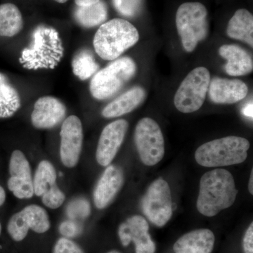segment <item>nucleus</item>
Masks as SVG:
<instances>
[{
  "instance_id": "412c9836",
  "label": "nucleus",
  "mask_w": 253,
  "mask_h": 253,
  "mask_svg": "<svg viewBox=\"0 0 253 253\" xmlns=\"http://www.w3.org/2000/svg\"><path fill=\"white\" fill-rule=\"evenodd\" d=\"M146 92L140 86H134L118 96L103 109L106 118H118L131 112L144 101Z\"/></svg>"
},
{
  "instance_id": "b1692460",
  "label": "nucleus",
  "mask_w": 253,
  "mask_h": 253,
  "mask_svg": "<svg viewBox=\"0 0 253 253\" xmlns=\"http://www.w3.org/2000/svg\"><path fill=\"white\" fill-rule=\"evenodd\" d=\"M21 106L19 93L7 77L0 73V118H8L14 116Z\"/></svg>"
},
{
  "instance_id": "9b49d317",
  "label": "nucleus",
  "mask_w": 253,
  "mask_h": 253,
  "mask_svg": "<svg viewBox=\"0 0 253 253\" xmlns=\"http://www.w3.org/2000/svg\"><path fill=\"white\" fill-rule=\"evenodd\" d=\"M56 169L48 161H42L38 165L33 179L34 194L42 197L43 204L51 209L62 206L66 196L56 184Z\"/></svg>"
},
{
  "instance_id": "393cba45",
  "label": "nucleus",
  "mask_w": 253,
  "mask_h": 253,
  "mask_svg": "<svg viewBox=\"0 0 253 253\" xmlns=\"http://www.w3.org/2000/svg\"><path fill=\"white\" fill-rule=\"evenodd\" d=\"M23 28L22 14L17 6L11 3L0 5V36L11 38Z\"/></svg>"
},
{
  "instance_id": "473e14b6",
  "label": "nucleus",
  "mask_w": 253,
  "mask_h": 253,
  "mask_svg": "<svg viewBox=\"0 0 253 253\" xmlns=\"http://www.w3.org/2000/svg\"><path fill=\"white\" fill-rule=\"evenodd\" d=\"M100 0H75L76 5L82 6V5H89L95 4Z\"/></svg>"
},
{
  "instance_id": "6ab92c4d",
  "label": "nucleus",
  "mask_w": 253,
  "mask_h": 253,
  "mask_svg": "<svg viewBox=\"0 0 253 253\" xmlns=\"http://www.w3.org/2000/svg\"><path fill=\"white\" fill-rule=\"evenodd\" d=\"M215 237L212 231L198 229L184 234L176 241L173 250L175 253H211Z\"/></svg>"
},
{
  "instance_id": "1a4fd4ad",
  "label": "nucleus",
  "mask_w": 253,
  "mask_h": 253,
  "mask_svg": "<svg viewBox=\"0 0 253 253\" xmlns=\"http://www.w3.org/2000/svg\"><path fill=\"white\" fill-rule=\"evenodd\" d=\"M141 206L153 224L159 227L166 225L172 215V196L167 181L162 178L154 181L143 198Z\"/></svg>"
},
{
  "instance_id": "2f4dec72",
  "label": "nucleus",
  "mask_w": 253,
  "mask_h": 253,
  "mask_svg": "<svg viewBox=\"0 0 253 253\" xmlns=\"http://www.w3.org/2000/svg\"><path fill=\"white\" fill-rule=\"evenodd\" d=\"M253 102L249 103L244 106L242 112L246 117L253 118Z\"/></svg>"
},
{
  "instance_id": "f3484780",
  "label": "nucleus",
  "mask_w": 253,
  "mask_h": 253,
  "mask_svg": "<svg viewBox=\"0 0 253 253\" xmlns=\"http://www.w3.org/2000/svg\"><path fill=\"white\" fill-rule=\"evenodd\" d=\"M124 175L121 168L111 165L105 169L94 191V202L98 209L107 207L122 188Z\"/></svg>"
},
{
  "instance_id": "f257e3e1",
  "label": "nucleus",
  "mask_w": 253,
  "mask_h": 253,
  "mask_svg": "<svg viewBox=\"0 0 253 253\" xmlns=\"http://www.w3.org/2000/svg\"><path fill=\"white\" fill-rule=\"evenodd\" d=\"M238 193L229 171L215 169L206 172L200 181L198 211L206 217L215 216L234 204Z\"/></svg>"
},
{
  "instance_id": "20e7f679",
  "label": "nucleus",
  "mask_w": 253,
  "mask_h": 253,
  "mask_svg": "<svg viewBox=\"0 0 253 253\" xmlns=\"http://www.w3.org/2000/svg\"><path fill=\"white\" fill-rule=\"evenodd\" d=\"M249 149V141L245 138L226 136L201 145L196 150L195 158L204 167L232 166L244 162Z\"/></svg>"
},
{
  "instance_id": "4c0bfd02",
  "label": "nucleus",
  "mask_w": 253,
  "mask_h": 253,
  "mask_svg": "<svg viewBox=\"0 0 253 253\" xmlns=\"http://www.w3.org/2000/svg\"><path fill=\"white\" fill-rule=\"evenodd\" d=\"M1 223H0V234H1Z\"/></svg>"
},
{
  "instance_id": "f8f14e48",
  "label": "nucleus",
  "mask_w": 253,
  "mask_h": 253,
  "mask_svg": "<svg viewBox=\"0 0 253 253\" xmlns=\"http://www.w3.org/2000/svg\"><path fill=\"white\" fill-rule=\"evenodd\" d=\"M60 157L66 168L77 166L83 143V125L80 118L71 116L64 120L60 131Z\"/></svg>"
},
{
  "instance_id": "5701e85b",
  "label": "nucleus",
  "mask_w": 253,
  "mask_h": 253,
  "mask_svg": "<svg viewBox=\"0 0 253 253\" xmlns=\"http://www.w3.org/2000/svg\"><path fill=\"white\" fill-rule=\"evenodd\" d=\"M75 20L82 27L94 28L103 24L108 18V7L104 0L95 4L76 6L73 13Z\"/></svg>"
},
{
  "instance_id": "c9c22d12",
  "label": "nucleus",
  "mask_w": 253,
  "mask_h": 253,
  "mask_svg": "<svg viewBox=\"0 0 253 253\" xmlns=\"http://www.w3.org/2000/svg\"><path fill=\"white\" fill-rule=\"evenodd\" d=\"M54 1H56V2L60 3V4H63V3H66L68 0H54Z\"/></svg>"
},
{
  "instance_id": "39448f33",
  "label": "nucleus",
  "mask_w": 253,
  "mask_h": 253,
  "mask_svg": "<svg viewBox=\"0 0 253 253\" xmlns=\"http://www.w3.org/2000/svg\"><path fill=\"white\" fill-rule=\"evenodd\" d=\"M136 72V63L131 58L114 60L93 76L89 85L91 96L98 100L112 97L134 77Z\"/></svg>"
},
{
  "instance_id": "72a5a7b5",
  "label": "nucleus",
  "mask_w": 253,
  "mask_h": 253,
  "mask_svg": "<svg viewBox=\"0 0 253 253\" xmlns=\"http://www.w3.org/2000/svg\"><path fill=\"white\" fill-rule=\"evenodd\" d=\"M5 200H6V193H5L4 188L0 186V206L4 204Z\"/></svg>"
},
{
  "instance_id": "c85d7f7f",
  "label": "nucleus",
  "mask_w": 253,
  "mask_h": 253,
  "mask_svg": "<svg viewBox=\"0 0 253 253\" xmlns=\"http://www.w3.org/2000/svg\"><path fill=\"white\" fill-rule=\"evenodd\" d=\"M53 253H84L74 241L67 238H61L55 244Z\"/></svg>"
},
{
  "instance_id": "aec40b11",
  "label": "nucleus",
  "mask_w": 253,
  "mask_h": 253,
  "mask_svg": "<svg viewBox=\"0 0 253 253\" xmlns=\"http://www.w3.org/2000/svg\"><path fill=\"white\" fill-rule=\"evenodd\" d=\"M219 54L226 60L225 71L229 76H243L252 72V57L241 46L224 44L219 48Z\"/></svg>"
},
{
  "instance_id": "bb28decb",
  "label": "nucleus",
  "mask_w": 253,
  "mask_h": 253,
  "mask_svg": "<svg viewBox=\"0 0 253 253\" xmlns=\"http://www.w3.org/2000/svg\"><path fill=\"white\" fill-rule=\"evenodd\" d=\"M113 6L119 14L126 17H134L142 7L143 0H113Z\"/></svg>"
},
{
  "instance_id": "dca6fc26",
  "label": "nucleus",
  "mask_w": 253,
  "mask_h": 253,
  "mask_svg": "<svg viewBox=\"0 0 253 253\" xmlns=\"http://www.w3.org/2000/svg\"><path fill=\"white\" fill-rule=\"evenodd\" d=\"M66 106L54 96L37 100L31 114L33 126L38 129H51L62 122L66 115Z\"/></svg>"
},
{
  "instance_id": "e433bc0d",
  "label": "nucleus",
  "mask_w": 253,
  "mask_h": 253,
  "mask_svg": "<svg viewBox=\"0 0 253 253\" xmlns=\"http://www.w3.org/2000/svg\"><path fill=\"white\" fill-rule=\"evenodd\" d=\"M108 253H121L118 252V251H110V252H109Z\"/></svg>"
},
{
  "instance_id": "ddd939ff",
  "label": "nucleus",
  "mask_w": 253,
  "mask_h": 253,
  "mask_svg": "<svg viewBox=\"0 0 253 253\" xmlns=\"http://www.w3.org/2000/svg\"><path fill=\"white\" fill-rule=\"evenodd\" d=\"M9 174L7 186L13 194L19 199H31L34 195L31 168L26 156L19 150L11 154Z\"/></svg>"
},
{
  "instance_id": "9d476101",
  "label": "nucleus",
  "mask_w": 253,
  "mask_h": 253,
  "mask_svg": "<svg viewBox=\"0 0 253 253\" xmlns=\"http://www.w3.org/2000/svg\"><path fill=\"white\" fill-rule=\"evenodd\" d=\"M49 215L44 208L38 205H30L14 214L8 222L7 231L15 241H23L31 229L38 234H44L49 230Z\"/></svg>"
},
{
  "instance_id": "423d86ee",
  "label": "nucleus",
  "mask_w": 253,
  "mask_h": 253,
  "mask_svg": "<svg viewBox=\"0 0 253 253\" xmlns=\"http://www.w3.org/2000/svg\"><path fill=\"white\" fill-rule=\"evenodd\" d=\"M176 26L183 47L192 52L208 34V11L200 2H186L176 11Z\"/></svg>"
},
{
  "instance_id": "a211bd4d",
  "label": "nucleus",
  "mask_w": 253,
  "mask_h": 253,
  "mask_svg": "<svg viewBox=\"0 0 253 253\" xmlns=\"http://www.w3.org/2000/svg\"><path fill=\"white\" fill-rule=\"evenodd\" d=\"M208 92L212 102L231 104L244 99L247 96L249 88L240 80L215 78L210 83Z\"/></svg>"
},
{
  "instance_id": "6e6552de",
  "label": "nucleus",
  "mask_w": 253,
  "mask_h": 253,
  "mask_svg": "<svg viewBox=\"0 0 253 253\" xmlns=\"http://www.w3.org/2000/svg\"><path fill=\"white\" fill-rule=\"evenodd\" d=\"M134 141L141 161L146 166H154L164 157L165 140L162 131L151 118H142L136 124Z\"/></svg>"
},
{
  "instance_id": "2eb2a0df",
  "label": "nucleus",
  "mask_w": 253,
  "mask_h": 253,
  "mask_svg": "<svg viewBox=\"0 0 253 253\" xmlns=\"http://www.w3.org/2000/svg\"><path fill=\"white\" fill-rule=\"evenodd\" d=\"M149 224L144 217L134 215L119 226L118 235L123 246L135 244L136 253H155L156 245L149 234Z\"/></svg>"
},
{
  "instance_id": "cd10ccee",
  "label": "nucleus",
  "mask_w": 253,
  "mask_h": 253,
  "mask_svg": "<svg viewBox=\"0 0 253 253\" xmlns=\"http://www.w3.org/2000/svg\"><path fill=\"white\" fill-rule=\"evenodd\" d=\"M90 213V206L89 202L84 199H76L68 205L67 214L70 219L77 220L84 219Z\"/></svg>"
},
{
  "instance_id": "a878e982",
  "label": "nucleus",
  "mask_w": 253,
  "mask_h": 253,
  "mask_svg": "<svg viewBox=\"0 0 253 253\" xmlns=\"http://www.w3.org/2000/svg\"><path fill=\"white\" fill-rule=\"evenodd\" d=\"M73 72L81 81L89 79L98 72L99 66L89 49L78 51L72 61Z\"/></svg>"
},
{
  "instance_id": "f704fd0d",
  "label": "nucleus",
  "mask_w": 253,
  "mask_h": 253,
  "mask_svg": "<svg viewBox=\"0 0 253 253\" xmlns=\"http://www.w3.org/2000/svg\"><path fill=\"white\" fill-rule=\"evenodd\" d=\"M253 170L251 172V177H250L249 184V189L250 193L251 194H253Z\"/></svg>"
},
{
  "instance_id": "f03ea898",
  "label": "nucleus",
  "mask_w": 253,
  "mask_h": 253,
  "mask_svg": "<svg viewBox=\"0 0 253 253\" xmlns=\"http://www.w3.org/2000/svg\"><path fill=\"white\" fill-rule=\"evenodd\" d=\"M64 54L59 33L54 28L39 26L33 31L30 45L23 50L19 61L28 70L54 69Z\"/></svg>"
},
{
  "instance_id": "0eeeda50",
  "label": "nucleus",
  "mask_w": 253,
  "mask_h": 253,
  "mask_svg": "<svg viewBox=\"0 0 253 253\" xmlns=\"http://www.w3.org/2000/svg\"><path fill=\"white\" fill-rule=\"evenodd\" d=\"M211 83L207 68L198 67L187 75L174 96V104L181 113L195 112L201 109L206 99Z\"/></svg>"
},
{
  "instance_id": "7ed1b4c3",
  "label": "nucleus",
  "mask_w": 253,
  "mask_h": 253,
  "mask_svg": "<svg viewBox=\"0 0 253 253\" xmlns=\"http://www.w3.org/2000/svg\"><path fill=\"white\" fill-rule=\"evenodd\" d=\"M136 28L123 18H114L104 23L96 31L93 41L96 54L106 61L118 59L139 41Z\"/></svg>"
},
{
  "instance_id": "7c9ffc66",
  "label": "nucleus",
  "mask_w": 253,
  "mask_h": 253,
  "mask_svg": "<svg viewBox=\"0 0 253 253\" xmlns=\"http://www.w3.org/2000/svg\"><path fill=\"white\" fill-rule=\"evenodd\" d=\"M244 250L245 253H253V224L251 223L246 231L244 239Z\"/></svg>"
},
{
  "instance_id": "c756f323",
  "label": "nucleus",
  "mask_w": 253,
  "mask_h": 253,
  "mask_svg": "<svg viewBox=\"0 0 253 253\" xmlns=\"http://www.w3.org/2000/svg\"><path fill=\"white\" fill-rule=\"evenodd\" d=\"M81 225L77 221L73 219L63 221L59 226V231L61 235L67 239L76 237L81 234Z\"/></svg>"
},
{
  "instance_id": "4be33fe9",
  "label": "nucleus",
  "mask_w": 253,
  "mask_h": 253,
  "mask_svg": "<svg viewBox=\"0 0 253 253\" xmlns=\"http://www.w3.org/2000/svg\"><path fill=\"white\" fill-rule=\"evenodd\" d=\"M226 33L229 38L244 42L253 48V14L247 9L237 10L228 23Z\"/></svg>"
},
{
  "instance_id": "4468645a",
  "label": "nucleus",
  "mask_w": 253,
  "mask_h": 253,
  "mask_svg": "<svg viewBox=\"0 0 253 253\" xmlns=\"http://www.w3.org/2000/svg\"><path fill=\"white\" fill-rule=\"evenodd\" d=\"M128 123L121 119L107 125L100 136L96 151V159L100 166H109L116 157L122 145L126 131Z\"/></svg>"
}]
</instances>
